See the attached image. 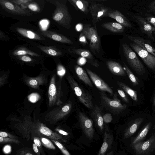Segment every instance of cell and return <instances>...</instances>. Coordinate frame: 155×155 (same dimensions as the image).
<instances>
[{"label": "cell", "mask_w": 155, "mask_h": 155, "mask_svg": "<svg viewBox=\"0 0 155 155\" xmlns=\"http://www.w3.org/2000/svg\"><path fill=\"white\" fill-rule=\"evenodd\" d=\"M15 29L20 35L29 39L36 40H42L40 36L30 30L21 28H16Z\"/></svg>", "instance_id": "30"}, {"label": "cell", "mask_w": 155, "mask_h": 155, "mask_svg": "<svg viewBox=\"0 0 155 155\" xmlns=\"http://www.w3.org/2000/svg\"><path fill=\"white\" fill-rule=\"evenodd\" d=\"M114 152L113 150H111L106 155H113Z\"/></svg>", "instance_id": "55"}, {"label": "cell", "mask_w": 155, "mask_h": 155, "mask_svg": "<svg viewBox=\"0 0 155 155\" xmlns=\"http://www.w3.org/2000/svg\"><path fill=\"white\" fill-rule=\"evenodd\" d=\"M86 60L85 58L82 57L78 59V63L81 64H84L86 62Z\"/></svg>", "instance_id": "53"}, {"label": "cell", "mask_w": 155, "mask_h": 155, "mask_svg": "<svg viewBox=\"0 0 155 155\" xmlns=\"http://www.w3.org/2000/svg\"><path fill=\"white\" fill-rule=\"evenodd\" d=\"M82 32L89 41V47L91 51L94 54L99 53L101 41L96 25L93 27L89 24H85Z\"/></svg>", "instance_id": "5"}, {"label": "cell", "mask_w": 155, "mask_h": 155, "mask_svg": "<svg viewBox=\"0 0 155 155\" xmlns=\"http://www.w3.org/2000/svg\"><path fill=\"white\" fill-rule=\"evenodd\" d=\"M117 91L118 94L120 96L122 100L125 102H129L128 98L124 91L118 89Z\"/></svg>", "instance_id": "40"}, {"label": "cell", "mask_w": 155, "mask_h": 155, "mask_svg": "<svg viewBox=\"0 0 155 155\" xmlns=\"http://www.w3.org/2000/svg\"><path fill=\"white\" fill-rule=\"evenodd\" d=\"M108 17L115 19L117 22L124 27H132L131 24L127 18L118 10L111 11L108 14Z\"/></svg>", "instance_id": "22"}, {"label": "cell", "mask_w": 155, "mask_h": 155, "mask_svg": "<svg viewBox=\"0 0 155 155\" xmlns=\"http://www.w3.org/2000/svg\"><path fill=\"white\" fill-rule=\"evenodd\" d=\"M72 104L71 102L60 105L49 111L46 115L45 120L51 123H54L62 120L71 111Z\"/></svg>", "instance_id": "7"}, {"label": "cell", "mask_w": 155, "mask_h": 155, "mask_svg": "<svg viewBox=\"0 0 155 155\" xmlns=\"http://www.w3.org/2000/svg\"><path fill=\"white\" fill-rule=\"evenodd\" d=\"M75 70L80 79L88 86L91 87H93L92 83L87 73L83 68L76 65L75 66Z\"/></svg>", "instance_id": "28"}, {"label": "cell", "mask_w": 155, "mask_h": 155, "mask_svg": "<svg viewBox=\"0 0 155 155\" xmlns=\"http://www.w3.org/2000/svg\"><path fill=\"white\" fill-rule=\"evenodd\" d=\"M32 123L31 117L26 115L24 117L22 121L18 125L19 130L27 138H29L30 134L31 131Z\"/></svg>", "instance_id": "19"}, {"label": "cell", "mask_w": 155, "mask_h": 155, "mask_svg": "<svg viewBox=\"0 0 155 155\" xmlns=\"http://www.w3.org/2000/svg\"><path fill=\"white\" fill-rule=\"evenodd\" d=\"M14 56H21L29 55L33 56H39L37 53L25 47H21L15 50L12 53Z\"/></svg>", "instance_id": "33"}, {"label": "cell", "mask_w": 155, "mask_h": 155, "mask_svg": "<svg viewBox=\"0 0 155 155\" xmlns=\"http://www.w3.org/2000/svg\"><path fill=\"white\" fill-rule=\"evenodd\" d=\"M143 120V117L137 118L134 119L125 130L124 135V138H127L133 135L139 128Z\"/></svg>", "instance_id": "24"}, {"label": "cell", "mask_w": 155, "mask_h": 155, "mask_svg": "<svg viewBox=\"0 0 155 155\" xmlns=\"http://www.w3.org/2000/svg\"><path fill=\"white\" fill-rule=\"evenodd\" d=\"M31 131L40 135L47 137L51 139L64 143L67 142L61 135L53 131L39 120L32 121Z\"/></svg>", "instance_id": "8"}, {"label": "cell", "mask_w": 155, "mask_h": 155, "mask_svg": "<svg viewBox=\"0 0 155 155\" xmlns=\"http://www.w3.org/2000/svg\"><path fill=\"white\" fill-rule=\"evenodd\" d=\"M149 11L155 14V0L151 2L148 6Z\"/></svg>", "instance_id": "46"}, {"label": "cell", "mask_w": 155, "mask_h": 155, "mask_svg": "<svg viewBox=\"0 0 155 155\" xmlns=\"http://www.w3.org/2000/svg\"><path fill=\"white\" fill-rule=\"evenodd\" d=\"M117 83L119 87L125 91L134 101H138L137 92L130 87L124 83L119 81H117Z\"/></svg>", "instance_id": "31"}, {"label": "cell", "mask_w": 155, "mask_h": 155, "mask_svg": "<svg viewBox=\"0 0 155 155\" xmlns=\"http://www.w3.org/2000/svg\"><path fill=\"white\" fill-rule=\"evenodd\" d=\"M25 155H33L30 153H25Z\"/></svg>", "instance_id": "57"}, {"label": "cell", "mask_w": 155, "mask_h": 155, "mask_svg": "<svg viewBox=\"0 0 155 155\" xmlns=\"http://www.w3.org/2000/svg\"><path fill=\"white\" fill-rule=\"evenodd\" d=\"M0 4L3 9L10 13L21 16L32 15L29 10L21 7L10 0H0Z\"/></svg>", "instance_id": "12"}, {"label": "cell", "mask_w": 155, "mask_h": 155, "mask_svg": "<svg viewBox=\"0 0 155 155\" xmlns=\"http://www.w3.org/2000/svg\"><path fill=\"white\" fill-rule=\"evenodd\" d=\"M91 80L95 86L101 91L106 92L112 95L114 92L109 86L96 74L89 69H86Z\"/></svg>", "instance_id": "15"}, {"label": "cell", "mask_w": 155, "mask_h": 155, "mask_svg": "<svg viewBox=\"0 0 155 155\" xmlns=\"http://www.w3.org/2000/svg\"><path fill=\"white\" fill-rule=\"evenodd\" d=\"M47 1L54 4L55 6V9L52 15L53 19L64 28L70 29L72 18L65 1L49 0Z\"/></svg>", "instance_id": "1"}, {"label": "cell", "mask_w": 155, "mask_h": 155, "mask_svg": "<svg viewBox=\"0 0 155 155\" xmlns=\"http://www.w3.org/2000/svg\"><path fill=\"white\" fill-rule=\"evenodd\" d=\"M34 143L36 144L39 148L40 151L42 152L43 149L41 146V143L40 138L37 137H35L33 138Z\"/></svg>", "instance_id": "42"}, {"label": "cell", "mask_w": 155, "mask_h": 155, "mask_svg": "<svg viewBox=\"0 0 155 155\" xmlns=\"http://www.w3.org/2000/svg\"><path fill=\"white\" fill-rule=\"evenodd\" d=\"M69 51L76 54L85 58L88 63L92 66L96 67L99 66L97 60L93 55L88 50L76 48H71L68 49Z\"/></svg>", "instance_id": "16"}, {"label": "cell", "mask_w": 155, "mask_h": 155, "mask_svg": "<svg viewBox=\"0 0 155 155\" xmlns=\"http://www.w3.org/2000/svg\"><path fill=\"white\" fill-rule=\"evenodd\" d=\"M91 114L96 127L102 132L104 128V122L101 108L97 106L94 107L91 111Z\"/></svg>", "instance_id": "21"}, {"label": "cell", "mask_w": 155, "mask_h": 155, "mask_svg": "<svg viewBox=\"0 0 155 155\" xmlns=\"http://www.w3.org/2000/svg\"><path fill=\"white\" fill-rule=\"evenodd\" d=\"M40 139L41 144L45 147L50 149H55V147L52 142L48 139L41 137H40Z\"/></svg>", "instance_id": "35"}, {"label": "cell", "mask_w": 155, "mask_h": 155, "mask_svg": "<svg viewBox=\"0 0 155 155\" xmlns=\"http://www.w3.org/2000/svg\"><path fill=\"white\" fill-rule=\"evenodd\" d=\"M133 18L139 25L141 32L153 40L154 38L153 34L155 33V28L141 16L134 15Z\"/></svg>", "instance_id": "14"}, {"label": "cell", "mask_w": 155, "mask_h": 155, "mask_svg": "<svg viewBox=\"0 0 155 155\" xmlns=\"http://www.w3.org/2000/svg\"><path fill=\"white\" fill-rule=\"evenodd\" d=\"M0 143H9L17 144L20 143V142L17 139L3 137L0 136Z\"/></svg>", "instance_id": "37"}, {"label": "cell", "mask_w": 155, "mask_h": 155, "mask_svg": "<svg viewBox=\"0 0 155 155\" xmlns=\"http://www.w3.org/2000/svg\"><path fill=\"white\" fill-rule=\"evenodd\" d=\"M33 149L34 152L38 155H40V152L39 149H38V147L37 145L34 143L32 145Z\"/></svg>", "instance_id": "51"}, {"label": "cell", "mask_w": 155, "mask_h": 155, "mask_svg": "<svg viewBox=\"0 0 155 155\" xmlns=\"http://www.w3.org/2000/svg\"><path fill=\"white\" fill-rule=\"evenodd\" d=\"M19 58L22 61L26 62H31L32 61V59L30 57L27 55L20 56Z\"/></svg>", "instance_id": "47"}, {"label": "cell", "mask_w": 155, "mask_h": 155, "mask_svg": "<svg viewBox=\"0 0 155 155\" xmlns=\"http://www.w3.org/2000/svg\"><path fill=\"white\" fill-rule=\"evenodd\" d=\"M56 130L57 131L59 134L64 135V136H68V133L67 132L60 129L57 128Z\"/></svg>", "instance_id": "52"}, {"label": "cell", "mask_w": 155, "mask_h": 155, "mask_svg": "<svg viewBox=\"0 0 155 155\" xmlns=\"http://www.w3.org/2000/svg\"><path fill=\"white\" fill-rule=\"evenodd\" d=\"M0 136L3 137L8 138L16 139H18L17 137L15 135L4 131H1L0 132Z\"/></svg>", "instance_id": "39"}, {"label": "cell", "mask_w": 155, "mask_h": 155, "mask_svg": "<svg viewBox=\"0 0 155 155\" xmlns=\"http://www.w3.org/2000/svg\"><path fill=\"white\" fill-rule=\"evenodd\" d=\"M102 105L110 111L115 114H119L125 110L127 107L126 104H122L118 98L115 93L113 99H110L104 93L100 92Z\"/></svg>", "instance_id": "6"}, {"label": "cell", "mask_w": 155, "mask_h": 155, "mask_svg": "<svg viewBox=\"0 0 155 155\" xmlns=\"http://www.w3.org/2000/svg\"><path fill=\"white\" fill-rule=\"evenodd\" d=\"M41 34L43 36L56 41L67 44H73V42L67 37L50 31H43Z\"/></svg>", "instance_id": "20"}, {"label": "cell", "mask_w": 155, "mask_h": 155, "mask_svg": "<svg viewBox=\"0 0 155 155\" xmlns=\"http://www.w3.org/2000/svg\"><path fill=\"white\" fill-rule=\"evenodd\" d=\"M31 95H30L31 96L29 97V99L31 102H35L37 100V99H38V98H38V96H37L36 94H31Z\"/></svg>", "instance_id": "50"}, {"label": "cell", "mask_w": 155, "mask_h": 155, "mask_svg": "<svg viewBox=\"0 0 155 155\" xmlns=\"http://www.w3.org/2000/svg\"><path fill=\"white\" fill-rule=\"evenodd\" d=\"M102 26L106 29L114 33H121L123 32L125 27L116 22H109L104 23Z\"/></svg>", "instance_id": "29"}, {"label": "cell", "mask_w": 155, "mask_h": 155, "mask_svg": "<svg viewBox=\"0 0 155 155\" xmlns=\"http://www.w3.org/2000/svg\"><path fill=\"white\" fill-rule=\"evenodd\" d=\"M122 48L124 56L130 66L138 74H143L145 68L135 52L126 43L122 44Z\"/></svg>", "instance_id": "3"}, {"label": "cell", "mask_w": 155, "mask_h": 155, "mask_svg": "<svg viewBox=\"0 0 155 155\" xmlns=\"http://www.w3.org/2000/svg\"><path fill=\"white\" fill-rule=\"evenodd\" d=\"M51 140L59 148L64 155H71L59 141L52 139H51Z\"/></svg>", "instance_id": "36"}, {"label": "cell", "mask_w": 155, "mask_h": 155, "mask_svg": "<svg viewBox=\"0 0 155 155\" xmlns=\"http://www.w3.org/2000/svg\"><path fill=\"white\" fill-rule=\"evenodd\" d=\"M123 68L129 79L132 82L133 85L135 86L138 85L139 82L138 78L134 75L130 69L125 64H124Z\"/></svg>", "instance_id": "34"}, {"label": "cell", "mask_w": 155, "mask_h": 155, "mask_svg": "<svg viewBox=\"0 0 155 155\" xmlns=\"http://www.w3.org/2000/svg\"><path fill=\"white\" fill-rule=\"evenodd\" d=\"M79 41L81 43L84 44H86L87 43L86 39H87L84 35L83 33L81 32L80 35Z\"/></svg>", "instance_id": "48"}, {"label": "cell", "mask_w": 155, "mask_h": 155, "mask_svg": "<svg viewBox=\"0 0 155 155\" xmlns=\"http://www.w3.org/2000/svg\"><path fill=\"white\" fill-rule=\"evenodd\" d=\"M127 37L129 40L155 56V48L149 41L136 36L129 35Z\"/></svg>", "instance_id": "17"}, {"label": "cell", "mask_w": 155, "mask_h": 155, "mask_svg": "<svg viewBox=\"0 0 155 155\" xmlns=\"http://www.w3.org/2000/svg\"><path fill=\"white\" fill-rule=\"evenodd\" d=\"M113 140V134L106 127L104 134L103 142L97 155H105L110 148Z\"/></svg>", "instance_id": "18"}, {"label": "cell", "mask_w": 155, "mask_h": 155, "mask_svg": "<svg viewBox=\"0 0 155 155\" xmlns=\"http://www.w3.org/2000/svg\"><path fill=\"white\" fill-rule=\"evenodd\" d=\"M145 19L149 23L155 28V16H147Z\"/></svg>", "instance_id": "45"}, {"label": "cell", "mask_w": 155, "mask_h": 155, "mask_svg": "<svg viewBox=\"0 0 155 155\" xmlns=\"http://www.w3.org/2000/svg\"><path fill=\"white\" fill-rule=\"evenodd\" d=\"M11 2L18 5L29 3L33 1L32 0H9Z\"/></svg>", "instance_id": "41"}, {"label": "cell", "mask_w": 155, "mask_h": 155, "mask_svg": "<svg viewBox=\"0 0 155 155\" xmlns=\"http://www.w3.org/2000/svg\"><path fill=\"white\" fill-rule=\"evenodd\" d=\"M132 147L137 155H149L155 149V130L147 140L139 142Z\"/></svg>", "instance_id": "10"}, {"label": "cell", "mask_w": 155, "mask_h": 155, "mask_svg": "<svg viewBox=\"0 0 155 155\" xmlns=\"http://www.w3.org/2000/svg\"><path fill=\"white\" fill-rule=\"evenodd\" d=\"M76 29L78 31H79L81 30V28L82 29V26L81 25L79 24L77 25L76 26Z\"/></svg>", "instance_id": "54"}, {"label": "cell", "mask_w": 155, "mask_h": 155, "mask_svg": "<svg viewBox=\"0 0 155 155\" xmlns=\"http://www.w3.org/2000/svg\"><path fill=\"white\" fill-rule=\"evenodd\" d=\"M65 70L61 65H59L57 68V74L60 76H63L65 74Z\"/></svg>", "instance_id": "44"}, {"label": "cell", "mask_w": 155, "mask_h": 155, "mask_svg": "<svg viewBox=\"0 0 155 155\" xmlns=\"http://www.w3.org/2000/svg\"><path fill=\"white\" fill-rule=\"evenodd\" d=\"M111 9L102 4L92 2L90 5L89 12L92 17V21L95 25L105 17H108Z\"/></svg>", "instance_id": "9"}, {"label": "cell", "mask_w": 155, "mask_h": 155, "mask_svg": "<svg viewBox=\"0 0 155 155\" xmlns=\"http://www.w3.org/2000/svg\"><path fill=\"white\" fill-rule=\"evenodd\" d=\"M38 47L42 51L50 56H58L62 54L60 51L52 47L39 46Z\"/></svg>", "instance_id": "32"}, {"label": "cell", "mask_w": 155, "mask_h": 155, "mask_svg": "<svg viewBox=\"0 0 155 155\" xmlns=\"http://www.w3.org/2000/svg\"><path fill=\"white\" fill-rule=\"evenodd\" d=\"M153 105L154 106H155V94L154 97H153Z\"/></svg>", "instance_id": "56"}, {"label": "cell", "mask_w": 155, "mask_h": 155, "mask_svg": "<svg viewBox=\"0 0 155 155\" xmlns=\"http://www.w3.org/2000/svg\"><path fill=\"white\" fill-rule=\"evenodd\" d=\"M78 116L80 125L85 135L89 139H92L94 134L92 121L82 112H79Z\"/></svg>", "instance_id": "13"}, {"label": "cell", "mask_w": 155, "mask_h": 155, "mask_svg": "<svg viewBox=\"0 0 155 155\" xmlns=\"http://www.w3.org/2000/svg\"><path fill=\"white\" fill-rule=\"evenodd\" d=\"M7 75L5 74H4L1 76L0 78V86L1 87L5 83L6 80L7 78Z\"/></svg>", "instance_id": "49"}, {"label": "cell", "mask_w": 155, "mask_h": 155, "mask_svg": "<svg viewBox=\"0 0 155 155\" xmlns=\"http://www.w3.org/2000/svg\"><path fill=\"white\" fill-rule=\"evenodd\" d=\"M69 2L77 10L85 14L89 12L90 2L85 0H68Z\"/></svg>", "instance_id": "26"}, {"label": "cell", "mask_w": 155, "mask_h": 155, "mask_svg": "<svg viewBox=\"0 0 155 155\" xmlns=\"http://www.w3.org/2000/svg\"><path fill=\"white\" fill-rule=\"evenodd\" d=\"M151 125L152 123L150 122L144 127L139 134L132 140L131 144L132 147L137 143L143 141L150 129Z\"/></svg>", "instance_id": "27"}, {"label": "cell", "mask_w": 155, "mask_h": 155, "mask_svg": "<svg viewBox=\"0 0 155 155\" xmlns=\"http://www.w3.org/2000/svg\"><path fill=\"white\" fill-rule=\"evenodd\" d=\"M67 79L79 101L87 108H93V106L91 96L84 91L71 76H68Z\"/></svg>", "instance_id": "4"}, {"label": "cell", "mask_w": 155, "mask_h": 155, "mask_svg": "<svg viewBox=\"0 0 155 155\" xmlns=\"http://www.w3.org/2000/svg\"><path fill=\"white\" fill-rule=\"evenodd\" d=\"M27 84L35 89H38L39 87L46 83L47 79L45 76L41 74L35 77H29L26 81Z\"/></svg>", "instance_id": "25"}, {"label": "cell", "mask_w": 155, "mask_h": 155, "mask_svg": "<svg viewBox=\"0 0 155 155\" xmlns=\"http://www.w3.org/2000/svg\"><path fill=\"white\" fill-rule=\"evenodd\" d=\"M106 64L110 72L116 75L125 76L126 73L123 68L118 62L112 61H107Z\"/></svg>", "instance_id": "23"}, {"label": "cell", "mask_w": 155, "mask_h": 155, "mask_svg": "<svg viewBox=\"0 0 155 155\" xmlns=\"http://www.w3.org/2000/svg\"><path fill=\"white\" fill-rule=\"evenodd\" d=\"M61 81H57L56 75L51 77L48 91V105L50 107L60 106L63 104L61 100L62 92Z\"/></svg>", "instance_id": "2"}, {"label": "cell", "mask_w": 155, "mask_h": 155, "mask_svg": "<svg viewBox=\"0 0 155 155\" xmlns=\"http://www.w3.org/2000/svg\"><path fill=\"white\" fill-rule=\"evenodd\" d=\"M130 45L146 65L151 69L155 70V56L134 43H130Z\"/></svg>", "instance_id": "11"}, {"label": "cell", "mask_w": 155, "mask_h": 155, "mask_svg": "<svg viewBox=\"0 0 155 155\" xmlns=\"http://www.w3.org/2000/svg\"><path fill=\"white\" fill-rule=\"evenodd\" d=\"M27 7L29 9L34 12H38L40 11L39 6L33 2L28 3L27 5Z\"/></svg>", "instance_id": "38"}, {"label": "cell", "mask_w": 155, "mask_h": 155, "mask_svg": "<svg viewBox=\"0 0 155 155\" xmlns=\"http://www.w3.org/2000/svg\"><path fill=\"white\" fill-rule=\"evenodd\" d=\"M104 121V123H108L111 122L112 120V117L111 114L106 113L103 116Z\"/></svg>", "instance_id": "43"}]
</instances>
